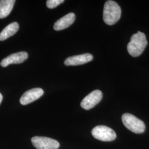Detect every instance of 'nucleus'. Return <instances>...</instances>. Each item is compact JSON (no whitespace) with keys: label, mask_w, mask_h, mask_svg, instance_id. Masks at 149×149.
Returning <instances> with one entry per match:
<instances>
[{"label":"nucleus","mask_w":149,"mask_h":149,"mask_svg":"<svg viewBox=\"0 0 149 149\" xmlns=\"http://www.w3.org/2000/svg\"><path fill=\"white\" fill-rule=\"evenodd\" d=\"M147 44L146 36L143 33L139 31L130 38L127 46L128 53L133 57L139 56L144 52Z\"/></svg>","instance_id":"f257e3e1"},{"label":"nucleus","mask_w":149,"mask_h":149,"mask_svg":"<svg viewBox=\"0 0 149 149\" xmlns=\"http://www.w3.org/2000/svg\"><path fill=\"white\" fill-rule=\"evenodd\" d=\"M121 12V8L117 2L112 0L107 1L104 6L103 21L108 25H113L119 20Z\"/></svg>","instance_id":"f03ea898"},{"label":"nucleus","mask_w":149,"mask_h":149,"mask_svg":"<svg viewBox=\"0 0 149 149\" xmlns=\"http://www.w3.org/2000/svg\"><path fill=\"white\" fill-rule=\"evenodd\" d=\"M122 120L125 127L134 133H143L145 130L144 123L132 114L124 113Z\"/></svg>","instance_id":"7ed1b4c3"},{"label":"nucleus","mask_w":149,"mask_h":149,"mask_svg":"<svg viewBox=\"0 0 149 149\" xmlns=\"http://www.w3.org/2000/svg\"><path fill=\"white\" fill-rule=\"evenodd\" d=\"M91 133L95 138L103 141H111L117 137L116 133L112 128L105 125L96 126L92 130Z\"/></svg>","instance_id":"20e7f679"},{"label":"nucleus","mask_w":149,"mask_h":149,"mask_svg":"<svg viewBox=\"0 0 149 149\" xmlns=\"http://www.w3.org/2000/svg\"><path fill=\"white\" fill-rule=\"evenodd\" d=\"M32 144L37 149H58L59 142L53 139L43 136H34L31 139Z\"/></svg>","instance_id":"39448f33"},{"label":"nucleus","mask_w":149,"mask_h":149,"mask_svg":"<svg viewBox=\"0 0 149 149\" xmlns=\"http://www.w3.org/2000/svg\"><path fill=\"white\" fill-rule=\"evenodd\" d=\"M103 94L101 91H93L83 99L81 102V106L86 110H89L96 106L101 101Z\"/></svg>","instance_id":"423d86ee"},{"label":"nucleus","mask_w":149,"mask_h":149,"mask_svg":"<svg viewBox=\"0 0 149 149\" xmlns=\"http://www.w3.org/2000/svg\"><path fill=\"white\" fill-rule=\"evenodd\" d=\"M44 91L40 88H34L27 91L22 96L19 102L22 105H27L36 101L43 96Z\"/></svg>","instance_id":"0eeeda50"},{"label":"nucleus","mask_w":149,"mask_h":149,"mask_svg":"<svg viewBox=\"0 0 149 149\" xmlns=\"http://www.w3.org/2000/svg\"><path fill=\"white\" fill-rule=\"evenodd\" d=\"M28 58V54L26 52H21L12 54L1 61V66L5 68L11 64H21L25 61Z\"/></svg>","instance_id":"6e6552de"},{"label":"nucleus","mask_w":149,"mask_h":149,"mask_svg":"<svg viewBox=\"0 0 149 149\" xmlns=\"http://www.w3.org/2000/svg\"><path fill=\"white\" fill-rule=\"evenodd\" d=\"M93 55L89 53L74 55L68 58L65 60L64 64L66 66H77L90 62L93 60Z\"/></svg>","instance_id":"1a4fd4ad"},{"label":"nucleus","mask_w":149,"mask_h":149,"mask_svg":"<svg viewBox=\"0 0 149 149\" xmlns=\"http://www.w3.org/2000/svg\"><path fill=\"white\" fill-rule=\"evenodd\" d=\"M75 20V15L71 12L64 17H61L59 20L56 22L54 25V29L55 31H59L65 29L70 27L73 24Z\"/></svg>","instance_id":"9d476101"},{"label":"nucleus","mask_w":149,"mask_h":149,"mask_svg":"<svg viewBox=\"0 0 149 149\" xmlns=\"http://www.w3.org/2000/svg\"><path fill=\"white\" fill-rule=\"evenodd\" d=\"M19 24L17 22H13L6 27L0 33V40H5L8 38L15 35L19 29Z\"/></svg>","instance_id":"9b49d317"},{"label":"nucleus","mask_w":149,"mask_h":149,"mask_svg":"<svg viewBox=\"0 0 149 149\" xmlns=\"http://www.w3.org/2000/svg\"><path fill=\"white\" fill-rule=\"evenodd\" d=\"M16 2L15 0L0 1V18H5L8 16Z\"/></svg>","instance_id":"f8f14e48"},{"label":"nucleus","mask_w":149,"mask_h":149,"mask_svg":"<svg viewBox=\"0 0 149 149\" xmlns=\"http://www.w3.org/2000/svg\"><path fill=\"white\" fill-rule=\"evenodd\" d=\"M64 2V0H48L46 4L48 8L53 9L60 5L61 3H63Z\"/></svg>","instance_id":"ddd939ff"},{"label":"nucleus","mask_w":149,"mask_h":149,"mask_svg":"<svg viewBox=\"0 0 149 149\" xmlns=\"http://www.w3.org/2000/svg\"><path fill=\"white\" fill-rule=\"evenodd\" d=\"M2 99H3V96L2 95V94L0 93V104L1 103V102L2 101Z\"/></svg>","instance_id":"4468645a"}]
</instances>
